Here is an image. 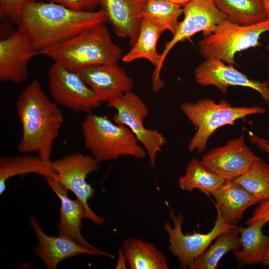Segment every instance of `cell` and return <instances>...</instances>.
<instances>
[{
    "instance_id": "29",
    "label": "cell",
    "mask_w": 269,
    "mask_h": 269,
    "mask_svg": "<svg viewBox=\"0 0 269 269\" xmlns=\"http://www.w3.org/2000/svg\"><path fill=\"white\" fill-rule=\"evenodd\" d=\"M37 0H0V15L17 24L21 11L26 4Z\"/></svg>"
},
{
    "instance_id": "16",
    "label": "cell",
    "mask_w": 269,
    "mask_h": 269,
    "mask_svg": "<svg viewBox=\"0 0 269 269\" xmlns=\"http://www.w3.org/2000/svg\"><path fill=\"white\" fill-rule=\"evenodd\" d=\"M78 72L103 102L132 91L134 82L117 64H102L83 68Z\"/></svg>"
},
{
    "instance_id": "34",
    "label": "cell",
    "mask_w": 269,
    "mask_h": 269,
    "mask_svg": "<svg viewBox=\"0 0 269 269\" xmlns=\"http://www.w3.org/2000/svg\"><path fill=\"white\" fill-rule=\"evenodd\" d=\"M127 261V260L124 255V253L123 252V251H120V252H119V260H118V262L117 263V266H116V269H120V268H122V267H125L126 266H125V264L124 263H123V262H126Z\"/></svg>"
},
{
    "instance_id": "19",
    "label": "cell",
    "mask_w": 269,
    "mask_h": 269,
    "mask_svg": "<svg viewBox=\"0 0 269 269\" xmlns=\"http://www.w3.org/2000/svg\"><path fill=\"white\" fill-rule=\"evenodd\" d=\"M211 195L224 220L232 226H237L247 209L260 203L245 188L233 181H226Z\"/></svg>"
},
{
    "instance_id": "4",
    "label": "cell",
    "mask_w": 269,
    "mask_h": 269,
    "mask_svg": "<svg viewBox=\"0 0 269 269\" xmlns=\"http://www.w3.org/2000/svg\"><path fill=\"white\" fill-rule=\"evenodd\" d=\"M81 129L85 148L99 163L123 156L141 159L147 156L144 148L127 127L107 117L88 113Z\"/></svg>"
},
{
    "instance_id": "13",
    "label": "cell",
    "mask_w": 269,
    "mask_h": 269,
    "mask_svg": "<svg viewBox=\"0 0 269 269\" xmlns=\"http://www.w3.org/2000/svg\"><path fill=\"white\" fill-rule=\"evenodd\" d=\"M196 82L201 86H214L223 94L228 92L230 86H241L258 92L264 100L269 104V81L262 82L249 78L247 75L235 68L233 65H226L216 58H208L195 69Z\"/></svg>"
},
{
    "instance_id": "27",
    "label": "cell",
    "mask_w": 269,
    "mask_h": 269,
    "mask_svg": "<svg viewBox=\"0 0 269 269\" xmlns=\"http://www.w3.org/2000/svg\"><path fill=\"white\" fill-rule=\"evenodd\" d=\"M245 188L259 202L269 198V165L259 157L247 171L233 181Z\"/></svg>"
},
{
    "instance_id": "28",
    "label": "cell",
    "mask_w": 269,
    "mask_h": 269,
    "mask_svg": "<svg viewBox=\"0 0 269 269\" xmlns=\"http://www.w3.org/2000/svg\"><path fill=\"white\" fill-rule=\"evenodd\" d=\"M182 7L167 0H145L142 16L161 24L174 35L178 27V18L183 13Z\"/></svg>"
},
{
    "instance_id": "30",
    "label": "cell",
    "mask_w": 269,
    "mask_h": 269,
    "mask_svg": "<svg viewBox=\"0 0 269 269\" xmlns=\"http://www.w3.org/2000/svg\"><path fill=\"white\" fill-rule=\"evenodd\" d=\"M257 221L265 224L269 223V198L259 203L254 210L252 216L246 222V224L248 225Z\"/></svg>"
},
{
    "instance_id": "12",
    "label": "cell",
    "mask_w": 269,
    "mask_h": 269,
    "mask_svg": "<svg viewBox=\"0 0 269 269\" xmlns=\"http://www.w3.org/2000/svg\"><path fill=\"white\" fill-rule=\"evenodd\" d=\"M258 157L245 142L244 134L214 148L200 160L208 170L226 181H234L244 173Z\"/></svg>"
},
{
    "instance_id": "26",
    "label": "cell",
    "mask_w": 269,
    "mask_h": 269,
    "mask_svg": "<svg viewBox=\"0 0 269 269\" xmlns=\"http://www.w3.org/2000/svg\"><path fill=\"white\" fill-rule=\"evenodd\" d=\"M218 8L229 19L247 25L266 19L263 0H214Z\"/></svg>"
},
{
    "instance_id": "23",
    "label": "cell",
    "mask_w": 269,
    "mask_h": 269,
    "mask_svg": "<svg viewBox=\"0 0 269 269\" xmlns=\"http://www.w3.org/2000/svg\"><path fill=\"white\" fill-rule=\"evenodd\" d=\"M122 251L131 269H167L165 256L150 243L134 237L126 239Z\"/></svg>"
},
{
    "instance_id": "25",
    "label": "cell",
    "mask_w": 269,
    "mask_h": 269,
    "mask_svg": "<svg viewBox=\"0 0 269 269\" xmlns=\"http://www.w3.org/2000/svg\"><path fill=\"white\" fill-rule=\"evenodd\" d=\"M226 181L206 168L200 160L192 158L186 166L185 173L179 177L180 188L188 192L197 189L209 196Z\"/></svg>"
},
{
    "instance_id": "2",
    "label": "cell",
    "mask_w": 269,
    "mask_h": 269,
    "mask_svg": "<svg viewBox=\"0 0 269 269\" xmlns=\"http://www.w3.org/2000/svg\"><path fill=\"white\" fill-rule=\"evenodd\" d=\"M16 107L22 127L18 151L34 152L44 161L52 162L53 145L64 122L57 104L45 94L39 81L33 80L18 95Z\"/></svg>"
},
{
    "instance_id": "1",
    "label": "cell",
    "mask_w": 269,
    "mask_h": 269,
    "mask_svg": "<svg viewBox=\"0 0 269 269\" xmlns=\"http://www.w3.org/2000/svg\"><path fill=\"white\" fill-rule=\"evenodd\" d=\"M107 22L104 11L77 10L51 2L35 1L22 8L17 23L39 52L84 30Z\"/></svg>"
},
{
    "instance_id": "21",
    "label": "cell",
    "mask_w": 269,
    "mask_h": 269,
    "mask_svg": "<svg viewBox=\"0 0 269 269\" xmlns=\"http://www.w3.org/2000/svg\"><path fill=\"white\" fill-rule=\"evenodd\" d=\"M166 29L161 24L150 18L143 17L138 36L131 50L124 55L126 63L139 59L150 61L156 70L160 64L161 55L157 52L156 45L161 35Z\"/></svg>"
},
{
    "instance_id": "8",
    "label": "cell",
    "mask_w": 269,
    "mask_h": 269,
    "mask_svg": "<svg viewBox=\"0 0 269 269\" xmlns=\"http://www.w3.org/2000/svg\"><path fill=\"white\" fill-rule=\"evenodd\" d=\"M109 107L116 110L113 117L115 123L127 127L146 150L151 167L156 166L158 153L166 143L159 131L146 128L144 121L149 110L144 101L132 91L115 97L107 102Z\"/></svg>"
},
{
    "instance_id": "11",
    "label": "cell",
    "mask_w": 269,
    "mask_h": 269,
    "mask_svg": "<svg viewBox=\"0 0 269 269\" xmlns=\"http://www.w3.org/2000/svg\"><path fill=\"white\" fill-rule=\"evenodd\" d=\"M48 88L54 102L77 112L91 113L104 103L79 74L54 63L48 71Z\"/></svg>"
},
{
    "instance_id": "10",
    "label": "cell",
    "mask_w": 269,
    "mask_h": 269,
    "mask_svg": "<svg viewBox=\"0 0 269 269\" xmlns=\"http://www.w3.org/2000/svg\"><path fill=\"white\" fill-rule=\"evenodd\" d=\"M51 163L57 175V180L72 192L84 206L86 218L98 225H103L105 219L97 215L88 205V200L94 198L95 191L86 181L88 174L100 169V163L91 155L76 152L52 161Z\"/></svg>"
},
{
    "instance_id": "5",
    "label": "cell",
    "mask_w": 269,
    "mask_h": 269,
    "mask_svg": "<svg viewBox=\"0 0 269 269\" xmlns=\"http://www.w3.org/2000/svg\"><path fill=\"white\" fill-rule=\"evenodd\" d=\"M180 110L197 131L192 137L188 150L198 153L204 151L210 137L219 128L234 124L237 120L254 114H262L266 109L259 106L234 107L222 100L216 103L203 99L196 102H183Z\"/></svg>"
},
{
    "instance_id": "36",
    "label": "cell",
    "mask_w": 269,
    "mask_h": 269,
    "mask_svg": "<svg viewBox=\"0 0 269 269\" xmlns=\"http://www.w3.org/2000/svg\"><path fill=\"white\" fill-rule=\"evenodd\" d=\"M262 265L266 267L269 266V243L268 246L267 248L265 257L262 263Z\"/></svg>"
},
{
    "instance_id": "14",
    "label": "cell",
    "mask_w": 269,
    "mask_h": 269,
    "mask_svg": "<svg viewBox=\"0 0 269 269\" xmlns=\"http://www.w3.org/2000/svg\"><path fill=\"white\" fill-rule=\"evenodd\" d=\"M39 52L19 28L0 40V80L19 84L28 76L29 61Z\"/></svg>"
},
{
    "instance_id": "31",
    "label": "cell",
    "mask_w": 269,
    "mask_h": 269,
    "mask_svg": "<svg viewBox=\"0 0 269 269\" xmlns=\"http://www.w3.org/2000/svg\"><path fill=\"white\" fill-rule=\"evenodd\" d=\"M249 140L262 151L269 154V141L257 135L250 133Z\"/></svg>"
},
{
    "instance_id": "3",
    "label": "cell",
    "mask_w": 269,
    "mask_h": 269,
    "mask_svg": "<svg viewBox=\"0 0 269 269\" xmlns=\"http://www.w3.org/2000/svg\"><path fill=\"white\" fill-rule=\"evenodd\" d=\"M106 23L88 28L66 41L40 51L39 54L75 72L94 65L117 64L122 50L113 42Z\"/></svg>"
},
{
    "instance_id": "33",
    "label": "cell",
    "mask_w": 269,
    "mask_h": 269,
    "mask_svg": "<svg viewBox=\"0 0 269 269\" xmlns=\"http://www.w3.org/2000/svg\"><path fill=\"white\" fill-rule=\"evenodd\" d=\"M101 0H82L83 9L93 11L100 5Z\"/></svg>"
},
{
    "instance_id": "20",
    "label": "cell",
    "mask_w": 269,
    "mask_h": 269,
    "mask_svg": "<svg viewBox=\"0 0 269 269\" xmlns=\"http://www.w3.org/2000/svg\"><path fill=\"white\" fill-rule=\"evenodd\" d=\"M265 225L257 221L251 223L247 227L238 226L241 247L233 253L239 265L262 264L269 243V235H265L262 231Z\"/></svg>"
},
{
    "instance_id": "7",
    "label": "cell",
    "mask_w": 269,
    "mask_h": 269,
    "mask_svg": "<svg viewBox=\"0 0 269 269\" xmlns=\"http://www.w3.org/2000/svg\"><path fill=\"white\" fill-rule=\"evenodd\" d=\"M183 7L184 18L179 23L172 39L165 44L159 65L151 75L152 89L155 93L159 92L164 87L160 73L164 61L173 47L199 32L202 31L203 35L210 34L219 24L229 19L218 8L214 0H190Z\"/></svg>"
},
{
    "instance_id": "17",
    "label": "cell",
    "mask_w": 269,
    "mask_h": 269,
    "mask_svg": "<svg viewBox=\"0 0 269 269\" xmlns=\"http://www.w3.org/2000/svg\"><path fill=\"white\" fill-rule=\"evenodd\" d=\"M43 178L60 200V220L57 227L59 234L66 236L98 252L101 256L114 258L113 255L93 246L82 236L81 232L82 221L86 218V213L81 202L78 199L72 200L69 198L68 190L57 180L49 176H43Z\"/></svg>"
},
{
    "instance_id": "15",
    "label": "cell",
    "mask_w": 269,
    "mask_h": 269,
    "mask_svg": "<svg viewBox=\"0 0 269 269\" xmlns=\"http://www.w3.org/2000/svg\"><path fill=\"white\" fill-rule=\"evenodd\" d=\"M29 225L38 240L37 245L33 249L34 253L48 269H55L60 262L77 255L100 256L98 252L66 236L59 234L57 236L47 235L34 216L31 217Z\"/></svg>"
},
{
    "instance_id": "18",
    "label": "cell",
    "mask_w": 269,
    "mask_h": 269,
    "mask_svg": "<svg viewBox=\"0 0 269 269\" xmlns=\"http://www.w3.org/2000/svg\"><path fill=\"white\" fill-rule=\"evenodd\" d=\"M145 0H101L100 5L107 22L117 35L128 38L132 47L135 43L143 19Z\"/></svg>"
},
{
    "instance_id": "32",
    "label": "cell",
    "mask_w": 269,
    "mask_h": 269,
    "mask_svg": "<svg viewBox=\"0 0 269 269\" xmlns=\"http://www.w3.org/2000/svg\"><path fill=\"white\" fill-rule=\"evenodd\" d=\"M48 2H54L70 8L83 9L82 0H47Z\"/></svg>"
},
{
    "instance_id": "37",
    "label": "cell",
    "mask_w": 269,
    "mask_h": 269,
    "mask_svg": "<svg viewBox=\"0 0 269 269\" xmlns=\"http://www.w3.org/2000/svg\"><path fill=\"white\" fill-rule=\"evenodd\" d=\"M171 2L184 6L186 3H187L190 0H167Z\"/></svg>"
},
{
    "instance_id": "6",
    "label": "cell",
    "mask_w": 269,
    "mask_h": 269,
    "mask_svg": "<svg viewBox=\"0 0 269 269\" xmlns=\"http://www.w3.org/2000/svg\"><path fill=\"white\" fill-rule=\"evenodd\" d=\"M269 31V19L247 25L227 19L213 32L203 35L198 43L199 51L206 59L216 58L234 65L237 52L261 46V35Z\"/></svg>"
},
{
    "instance_id": "9",
    "label": "cell",
    "mask_w": 269,
    "mask_h": 269,
    "mask_svg": "<svg viewBox=\"0 0 269 269\" xmlns=\"http://www.w3.org/2000/svg\"><path fill=\"white\" fill-rule=\"evenodd\" d=\"M215 208L217 218L214 225L211 231L205 234L194 231L192 234H184L182 229L184 216L173 209L169 210V217L173 225L166 222L164 228L168 237L169 251L177 258L182 269L188 268L221 233L234 227L226 223L218 208Z\"/></svg>"
},
{
    "instance_id": "22",
    "label": "cell",
    "mask_w": 269,
    "mask_h": 269,
    "mask_svg": "<svg viewBox=\"0 0 269 269\" xmlns=\"http://www.w3.org/2000/svg\"><path fill=\"white\" fill-rule=\"evenodd\" d=\"M51 162L45 161L38 156L30 155L0 157V195L5 191L7 180L13 176L36 173L57 180V175Z\"/></svg>"
},
{
    "instance_id": "24",
    "label": "cell",
    "mask_w": 269,
    "mask_h": 269,
    "mask_svg": "<svg viewBox=\"0 0 269 269\" xmlns=\"http://www.w3.org/2000/svg\"><path fill=\"white\" fill-rule=\"evenodd\" d=\"M240 247L239 233L236 226L221 233L188 269H216L226 254Z\"/></svg>"
},
{
    "instance_id": "35",
    "label": "cell",
    "mask_w": 269,
    "mask_h": 269,
    "mask_svg": "<svg viewBox=\"0 0 269 269\" xmlns=\"http://www.w3.org/2000/svg\"><path fill=\"white\" fill-rule=\"evenodd\" d=\"M266 18L269 19V0H263Z\"/></svg>"
}]
</instances>
